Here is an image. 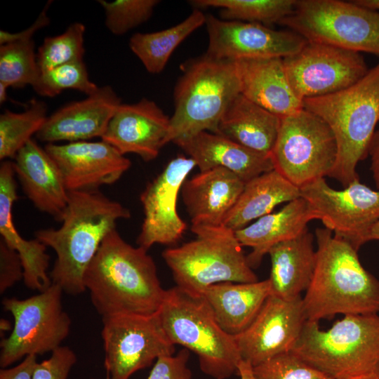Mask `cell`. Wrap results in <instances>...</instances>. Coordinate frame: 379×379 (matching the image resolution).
<instances>
[{
  "mask_svg": "<svg viewBox=\"0 0 379 379\" xmlns=\"http://www.w3.org/2000/svg\"><path fill=\"white\" fill-rule=\"evenodd\" d=\"M291 352L333 379L379 373V315H344L326 331L307 320Z\"/></svg>",
  "mask_w": 379,
  "mask_h": 379,
  "instance_id": "5",
  "label": "cell"
},
{
  "mask_svg": "<svg viewBox=\"0 0 379 379\" xmlns=\"http://www.w3.org/2000/svg\"><path fill=\"white\" fill-rule=\"evenodd\" d=\"M279 24L307 41L379 56V12L352 1L297 0Z\"/></svg>",
  "mask_w": 379,
  "mask_h": 379,
  "instance_id": "9",
  "label": "cell"
},
{
  "mask_svg": "<svg viewBox=\"0 0 379 379\" xmlns=\"http://www.w3.org/2000/svg\"><path fill=\"white\" fill-rule=\"evenodd\" d=\"M268 254L271 295L285 300L300 298L308 288L315 268L313 235L307 230L300 236L273 246Z\"/></svg>",
  "mask_w": 379,
  "mask_h": 379,
  "instance_id": "27",
  "label": "cell"
},
{
  "mask_svg": "<svg viewBox=\"0 0 379 379\" xmlns=\"http://www.w3.org/2000/svg\"><path fill=\"white\" fill-rule=\"evenodd\" d=\"M283 61L291 88L302 100L343 90L368 71L361 53L317 42L307 41Z\"/></svg>",
  "mask_w": 379,
  "mask_h": 379,
  "instance_id": "14",
  "label": "cell"
},
{
  "mask_svg": "<svg viewBox=\"0 0 379 379\" xmlns=\"http://www.w3.org/2000/svg\"><path fill=\"white\" fill-rule=\"evenodd\" d=\"M270 295L267 279L251 283L215 284L208 287L202 295L221 328L234 336L250 325Z\"/></svg>",
  "mask_w": 379,
  "mask_h": 379,
  "instance_id": "28",
  "label": "cell"
},
{
  "mask_svg": "<svg viewBox=\"0 0 379 379\" xmlns=\"http://www.w3.org/2000/svg\"><path fill=\"white\" fill-rule=\"evenodd\" d=\"M41 96L55 97L66 89H74L89 95L99 88L88 77L83 61L65 64L40 73L32 86Z\"/></svg>",
  "mask_w": 379,
  "mask_h": 379,
  "instance_id": "36",
  "label": "cell"
},
{
  "mask_svg": "<svg viewBox=\"0 0 379 379\" xmlns=\"http://www.w3.org/2000/svg\"><path fill=\"white\" fill-rule=\"evenodd\" d=\"M121 104L111 86L99 87L84 100L71 102L48 117L35 135L47 143L102 138Z\"/></svg>",
  "mask_w": 379,
  "mask_h": 379,
  "instance_id": "20",
  "label": "cell"
},
{
  "mask_svg": "<svg viewBox=\"0 0 379 379\" xmlns=\"http://www.w3.org/2000/svg\"><path fill=\"white\" fill-rule=\"evenodd\" d=\"M9 87L4 83L0 82V103L3 104L7 100V89Z\"/></svg>",
  "mask_w": 379,
  "mask_h": 379,
  "instance_id": "48",
  "label": "cell"
},
{
  "mask_svg": "<svg viewBox=\"0 0 379 379\" xmlns=\"http://www.w3.org/2000/svg\"><path fill=\"white\" fill-rule=\"evenodd\" d=\"M208 35L206 55L226 60L281 58L300 51L307 41L293 31L275 30L266 25L218 19L206 15Z\"/></svg>",
  "mask_w": 379,
  "mask_h": 379,
  "instance_id": "15",
  "label": "cell"
},
{
  "mask_svg": "<svg viewBox=\"0 0 379 379\" xmlns=\"http://www.w3.org/2000/svg\"><path fill=\"white\" fill-rule=\"evenodd\" d=\"M280 124L279 117L239 93L222 114L216 134L270 157Z\"/></svg>",
  "mask_w": 379,
  "mask_h": 379,
  "instance_id": "29",
  "label": "cell"
},
{
  "mask_svg": "<svg viewBox=\"0 0 379 379\" xmlns=\"http://www.w3.org/2000/svg\"><path fill=\"white\" fill-rule=\"evenodd\" d=\"M47 118V105L37 100H32L23 112L5 110L0 115V159H14Z\"/></svg>",
  "mask_w": 379,
  "mask_h": 379,
  "instance_id": "33",
  "label": "cell"
},
{
  "mask_svg": "<svg viewBox=\"0 0 379 379\" xmlns=\"http://www.w3.org/2000/svg\"><path fill=\"white\" fill-rule=\"evenodd\" d=\"M197 8H219L226 20L270 25L279 23L294 10L297 0H196Z\"/></svg>",
  "mask_w": 379,
  "mask_h": 379,
  "instance_id": "32",
  "label": "cell"
},
{
  "mask_svg": "<svg viewBox=\"0 0 379 379\" xmlns=\"http://www.w3.org/2000/svg\"><path fill=\"white\" fill-rule=\"evenodd\" d=\"M240 93L280 118L303 108L288 79L283 58H244L234 60Z\"/></svg>",
  "mask_w": 379,
  "mask_h": 379,
  "instance_id": "22",
  "label": "cell"
},
{
  "mask_svg": "<svg viewBox=\"0 0 379 379\" xmlns=\"http://www.w3.org/2000/svg\"><path fill=\"white\" fill-rule=\"evenodd\" d=\"M39 74L33 39L0 46V82L15 88L32 86Z\"/></svg>",
  "mask_w": 379,
  "mask_h": 379,
  "instance_id": "34",
  "label": "cell"
},
{
  "mask_svg": "<svg viewBox=\"0 0 379 379\" xmlns=\"http://www.w3.org/2000/svg\"><path fill=\"white\" fill-rule=\"evenodd\" d=\"M302 105L328 124L336 140L338 157L329 177L344 187L359 179L356 167L368 156L379 122V61L353 85L326 95L305 98Z\"/></svg>",
  "mask_w": 379,
  "mask_h": 379,
  "instance_id": "4",
  "label": "cell"
},
{
  "mask_svg": "<svg viewBox=\"0 0 379 379\" xmlns=\"http://www.w3.org/2000/svg\"><path fill=\"white\" fill-rule=\"evenodd\" d=\"M147 250L127 243L115 229L102 241L84 277L99 314H152L166 290Z\"/></svg>",
  "mask_w": 379,
  "mask_h": 379,
  "instance_id": "1",
  "label": "cell"
},
{
  "mask_svg": "<svg viewBox=\"0 0 379 379\" xmlns=\"http://www.w3.org/2000/svg\"><path fill=\"white\" fill-rule=\"evenodd\" d=\"M306 321L302 297L285 300L270 295L250 325L234 336L241 359L253 367L291 352Z\"/></svg>",
  "mask_w": 379,
  "mask_h": 379,
  "instance_id": "16",
  "label": "cell"
},
{
  "mask_svg": "<svg viewBox=\"0 0 379 379\" xmlns=\"http://www.w3.org/2000/svg\"><path fill=\"white\" fill-rule=\"evenodd\" d=\"M62 288L52 284L25 300L4 298L2 305L15 321L13 329L1 341L0 366L6 368L30 354H44L61 346L70 331L71 319L63 310Z\"/></svg>",
  "mask_w": 379,
  "mask_h": 379,
  "instance_id": "11",
  "label": "cell"
},
{
  "mask_svg": "<svg viewBox=\"0 0 379 379\" xmlns=\"http://www.w3.org/2000/svg\"><path fill=\"white\" fill-rule=\"evenodd\" d=\"M189 350L183 348L175 355L159 357L147 379H191L192 372L187 366Z\"/></svg>",
  "mask_w": 379,
  "mask_h": 379,
  "instance_id": "40",
  "label": "cell"
},
{
  "mask_svg": "<svg viewBox=\"0 0 379 379\" xmlns=\"http://www.w3.org/2000/svg\"><path fill=\"white\" fill-rule=\"evenodd\" d=\"M102 318L104 365L110 379H129L159 357L175 353V345L165 333L157 312Z\"/></svg>",
  "mask_w": 379,
  "mask_h": 379,
  "instance_id": "12",
  "label": "cell"
},
{
  "mask_svg": "<svg viewBox=\"0 0 379 379\" xmlns=\"http://www.w3.org/2000/svg\"><path fill=\"white\" fill-rule=\"evenodd\" d=\"M354 3L372 11H379V0H354Z\"/></svg>",
  "mask_w": 379,
  "mask_h": 379,
  "instance_id": "47",
  "label": "cell"
},
{
  "mask_svg": "<svg viewBox=\"0 0 379 379\" xmlns=\"http://www.w3.org/2000/svg\"><path fill=\"white\" fill-rule=\"evenodd\" d=\"M24 270L17 251L0 240V293H4L18 281L23 279Z\"/></svg>",
  "mask_w": 379,
  "mask_h": 379,
  "instance_id": "41",
  "label": "cell"
},
{
  "mask_svg": "<svg viewBox=\"0 0 379 379\" xmlns=\"http://www.w3.org/2000/svg\"><path fill=\"white\" fill-rule=\"evenodd\" d=\"M158 0H100L105 13V25L114 34L121 35L146 22Z\"/></svg>",
  "mask_w": 379,
  "mask_h": 379,
  "instance_id": "37",
  "label": "cell"
},
{
  "mask_svg": "<svg viewBox=\"0 0 379 379\" xmlns=\"http://www.w3.org/2000/svg\"><path fill=\"white\" fill-rule=\"evenodd\" d=\"M45 150L62 174L68 192H94L119 180L131 167L128 159L101 140L47 143Z\"/></svg>",
  "mask_w": 379,
  "mask_h": 379,
  "instance_id": "18",
  "label": "cell"
},
{
  "mask_svg": "<svg viewBox=\"0 0 379 379\" xmlns=\"http://www.w3.org/2000/svg\"><path fill=\"white\" fill-rule=\"evenodd\" d=\"M173 143L194 160L199 171L222 167L246 182L274 169L270 156L216 133L203 131Z\"/></svg>",
  "mask_w": 379,
  "mask_h": 379,
  "instance_id": "24",
  "label": "cell"
},
{
  "mask_svg": "<svg viewBox=\"0 0 379 379\" xmlns=\"http://www.w3.org/2000/svg\"><path fill=\"white\" fill-rule=\"evenodd\" d=\"M36 355L30 354L17 366L0 370V379H32L37 364Z\"/></svg>",
  "mask_w": 379,
  "mask_h": 379,
  "instance_id": "43",
  "label": "cell"
},
{
  "mask_svg": "<svg viewBox=\"0 0 379 379\" xmlns=\"http://www.w3.org/2000/svg\"><path fill=\"white\" fill-rule=\"evenodd\" d=\"M14 159L15 174L27 197L39 211L62 222L69 194L53 159L32 139L18 151Z\"/></svg>",
  "mask_w": 379,
  "mask_h": 379,
  "instance_id": "21",
  "label": "cell"
},
{
  "mask_svg": "<svg viewBox=\"0 0 379 379\" xmlns=\"http://www.w3.org/2000/svg\"><path fill=\"white\" fill-rule=\"evenodd\" d=\"M355 379H379V373H377V374H375V375H370V376H368V377L355 378Z\"/></svg>",
  "mask_w": 379,
  "mask_h": 379,
  "instance_id": "49",
  "label": "cell"
},
{
  "mask_svg": "<svg viewBox=\"0 0 379 379\" xmlns=\"http://www.w3.org/2000/svg\"><path fill=\"white\" fill-rule=\"evenodd\" d=\"M182 72L174 90L166 143L203 131L217 133L222 114L240 93L234 61L205 54L184 64Z\"/></svg>",
  "mask_w": 379,
  "mask_h": 379,
  "instance_id": "7",
  "label": "cell"
},
{
  "mask_svg": "<svg viewBox=\"0 0 379 379\" xmlns=\"http://www.w3.org/2000/svg\"><path fill=\"white\" fill-rule=\"evenodd\" d=\"M300 197V190L273 169L245 182L222 225L236 231L272 212L279 204Z\"/></svg>",
  "mask_w": 379,
  "mask_h": 379,
  "instance_id": "30",
  "label": "cell"
},
{
  "mask_svg": "<svg viewBox=\"0 0 379 379\" xmlns=\"http://www.w3.org/2000/svg\"><path fill=\"white\" fill-rule=\"evenodd\" d=\"M315 236V268L302 298L307 320L378 313L379 280L362 266L358 251L326 227L317 228Z\"/></svg>",
  "mask_w": 379,
  "mask_h": 379,
  "instance_id": "3",
  "label": "cell"
},
{
  "mask_svg": "<svg viewBox=\"0 0 379 379\" xmlns=\"http://www.w3.org/2000/svg\"><path fill=\"white\" fill-rule=\"evenodd\" d=\"M300 197L324 227L349 241L357 251L369 228L379 220V190L359 179L338 190L320 178L301 187Z\"/></svg>",
  "mask_w": 379,
  "mask_h": 379,
  "instance_id": "13",
  "label": "cell"
},
{
  "mask_svg": "<svg viewBox=\"0 0 379 379\" xmlns=\"http://www.w3.org/2000/svg\"><path fill=\"white\" fill-rule=\"evenodd\" d=\"M315 219L307 202L300 197L279 211L265 215L234 233L241 246L252 248L246 259L253 269L273 246L300 236L308 230L309 222Z\"/></svg>",
  "mask_w": 379,
  "mask_h": 379,
  "instance_id": "26",
  "label": "cell"
},
{
  "mask_svg": "<svg viewBox=\"0 0 379 379\" xmlns=\"http://www.w3.org/2000/svg\"><path fill=\"white\" fill-rule=\"evenodd\" d=\"M68 204L58 229L37 230L35 238L54 250L56 259L49 276L63 292L86 291L85 272L105 237L130 211L99 191L68 192Z\"/></svg>",
  "mask_w": 379,
  "mask_h": 379,
  "instance_id": "2",
  "label": "cell"
},
{
  "mask_svg": "<svg viewBox=\"0 0 379 379\" xmlns=\"http://www.w3.org/2000/svg\"><path fill=\"white\" fill-rule=\"evenodd\" d=\"M191 230L197 236L194 240L162 253L176 286L202 295L208 287L215 284L258 281L234 231L222 224L192 226Z\"/></svg>",
  "mask_w": 379,
  "mask_h": 379,
  "instance_id": "8",
  "label": "cell"
},
{
  "mask_svg": "<svg viewBox=\"0 0 379 379\" xmlns=\"http://www.w3.org/2000/svg\"><path fill=\"white\" fill-rule=\"evenodd\" d=\"M237 373L239 379H254L253 366L250 363L242 359L239 364Z\"/></svg>",
  "mask_w": 379,
  "mask_h": 379,
  "instance_id": "45",
  "label": "cell"
},
{
  "mask_svg": "<svg viewBox=\"0 0 379 379\" xmlns=\"http://www.w3.org/2000/svg\"><path fill=\"white\" fill-rule=\"evenodd\" d=\"M245 182L230 170L216 167L186 180L182 201L192 226H217L237 202Z\"/></svg>",
  "mask_w": 379,
  "mask_h": 379,
  "instance_id": "23",
  "label": "cell"
},
{
  "mask_svg": "<svg viewBox=\"0 0 379 379\" xmlns=\"http://www.w3.org/2000/svg\"><path fill=\"white\" fill-rule=\"evenodd\" d=\"M254 379H333L291 352L275 356L253 367Z\"/></svg>",
  "mask_w": 379,
  "mask_h": 379,
  "instance_id": "38",
  "label": "cell"
},
{
  "mask_svg": "<svg viewBox=\"0 0 379 379\" xmlns=\"http://www.w3.org/2000/svg\"><path fill=\"white\" fill-rule=\"evenodd\" d=\"M13 163L1 161L0 166V234L4 242L19 254L22 260L25 286L43 292L52 281L47 274L50 257L46 246L37 239H25L18 233L12 218V208L17 199V185Z\"/></svg>",
  "mask_w": 379,
  "mask_h": 379,
  "instance_id": "25",
  "label": "cell"
},
{
  "mask_svg": "<svg viewBox=\"0 0 379 379\" xmlns=\"http://www.w3.org/2000/svg\"><path fill=\"white\" fill-rule=\"evenodd\" d=\"M51 1L46 4L44 10L38 16L35 22L27 29L20 32L11 33L5 30L0 31V44L4 45L12 41L20 40L32 39L33 34L39 29L47 26L49 23V18L46 14Z\"/></svg>",
  "mask_w": 379,
  "mask_h": 379,
  "instance_id": "42",
  "label": "cell"
},
{
  "mask_svg": "<svg viewBox=\"0 0 379 379\" xmlns=\"http://www.w3.org/2000/svg\"><path fill=\"white\" fill-rule=\"evenodd\" d=\"M170 118L152 100L142 98L121 104L112 117L102 140L121 154L134 153L145 161L157 157L166 145Z\"/></svg>",
  "mask_w": 379,
  "mask_h": 379,
  "instance_id": "19",
  "label": "cell"
},
{
  "mask_svg": "<svg viewBox=\"0 0 379 379\" xmlns=\"http://www.w3.org/2000/svg\"><path fill=\"white\" fill-rule=\"evenodd\" d=\"M157 314L170 340L196 354L203 373L214 379L237 373L241 357L234 338L221 328L203 295L175 286L166 290Z\"/></svg>",
  "mask_w": 379,
  "mask_h": 379,
  "instance_id": "6",
  "label": "cell"
},
{
  "mask_svg": "<svg viewBox=\"0 0 379 379\" xmlns=\"http://www.w3.org/2000/svg\"><path fill=\"white\" fill-rule=\"evenodd\" d=\"M368 155L371 158V171H372L373 178L379 190V128L375 130L371 139Z\"/></svg>",
  "mask_w": 379,
  "mask_h": 379,
  "instance_id": "44",
  "label": "cell"
},
{
  "mask_svg": "<svg viewBox=\"0 0 379 379\" xmlns=\"http://www.w3.org/2000/svg\"><path fill=\"white\" fill-rule=\"evenodd\" d=\"M77 360L72 349L60 346L51 352L48 359L37 363L32 379H67Z\"/></svg>",
  "mask_w": 379,
  "mask_h": 379,
  "instance_id": "39",
  "label": "cell"
},
{
  "mask_svg": "<svg viewBox=\"0 0 379 379\" xmlns=\"http://www.w3.org/2000/svg\"><path fill=\"white\" fill-rule=\"evenodd\" d=\"M205 21L206 15L196 8L186 19L168 29L150 33H135L130 39V48L147 72L159 74L164 70L175 49L205 24Z\"/></svg>",
  "mask_w": 379,
  "mask_h": 379,
  "instance_id": "31",
  "label": "cell"
},
{
  "mask_svg": "<svg viewBox=\"0 0 379 379\" xmlns=\"http://www.w3.org/2000/svg\"><path fill=\"white\" fill-rule=\"evenodd\" d=\"M338 157V146L328 124L302 108L281 118L270 154L274 169L300 189L329 176Z\"/></svg>",
  "mask_w": 379,
  "mask_h": 379,
  "instance_id": "10",
  "label": "cell"
},
{
  "mask_svg": "<svg viewBox=\"0 0 379 379\" xmlns=\"http://www.w3.org/2000/svg\"><path fill=\"white\" fill-rule=\"evenodd\" d=\"M106 379H110V378H109V377H107V378H106Z\"/></svg>",
  "mask_w": 379,
  "mask_h": 379,
  "instance_id": "50",
  "label": "cell"
},
{
  "mask_svg": "<svg viewBox=\"0 0 379 379\" xmlns=\"http://www.w3.org/2000/svg\"><path fill=\"white\" fill-rule=\"evenodd\" d=\"M372 240L379 241V220L375 222L368 230L365 236V243Z\"/></svg>",
  "mask_w": 379,
  "mask_h": 379,
  "instance_id": "46",
  "label": "cell"
},
{
  "mask_svg": "<svg viewBox=\"0 0 379 379\" xmlns=\"http://www.w3.org/2000/svg\"><path fill=\"white\" fill-rule=\"evenodd\" d=\"M195 166L192 159L178 157L148 183L140 195L144 219L136 241L138 246L148 250L155 244L171 245L182 238L187 225L178 213V197Z\"/></svg>",
  "mask_w": 379,
  "mask_h": 379,
  "instance_id": "17",
  "label": "cell"
},
{
  "mask_svg": "<svg viewBox=\"0 0 379 379\" xmlns=\"http://www.w3.org/2000/svg\"><path fill=\"white\" fill-rule=\"evenodd\" d=\"M84 32L85 26L75 22L62 34L45 38L36 53L40 73L65 64L83 61Z\"/></svg>",
  "mask_w": 379,
  "mask_h": 379,
  "instance_id": "35",
  "label": "cell"
}]
</instances>
